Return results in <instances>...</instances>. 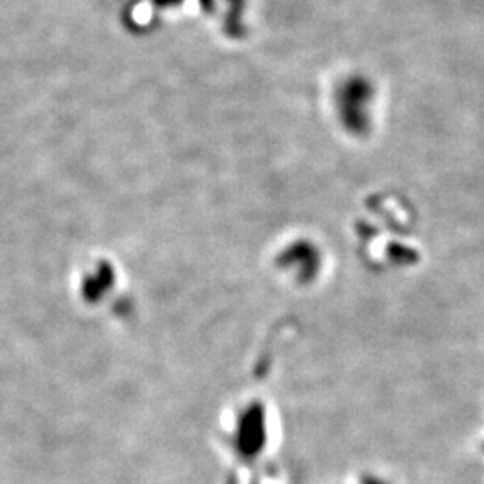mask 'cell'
I'll return each mask as SVG.
<instances>
[{"label": "cell", "mask_w": 484, "mask_h": 484, "mask_svg": "<svg viewBox=\"0 0 484 484\" xmlns=\"http://www.w3.org/2000/svg\"><path fill=\"white\" fill-rule=\"evenodd\" d=\"M261 415L257 411L251 413L241 427V438H238V447L244 455H255L264 445V425H262Z\"/></svg>", "instance_id": "obj_1"}]
</instances>
